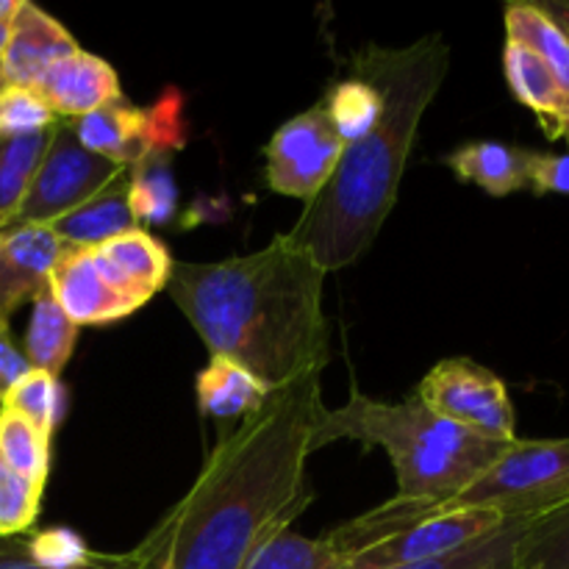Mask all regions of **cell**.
I'll list each match as a JSON object with an SVG mask.
<instances>
[{"instance_id":"1","label":"cell","mask_w":569,"mask_h":569,"mask_svg":"<svg viewBox=\"0 0 569 569\" xmlns=\"http://www.w3.org/2000/svg\"><path fill=\"white\" fill-rule=\"evenodd\" d=\"M322 372L272 389L253 415L222 428L192 489L144 537V569H244L256 550L315 500L306 465L320 426Z\"/></svg>"},{"instance_id":"2","label":"cell","mask_w":569,"mask_h":569,"mask_svg":"<svg viewBox=\"0 0 569 569\" xmlns=\"http://www.w3.org/2000/svg\"><path fill=\"white\" fill-rule=\"evenodd\" d=\"M326 278L309 250L278 233L248 256L214 264L176 261L167 292L211 356L237 361L267 389H281L331 361Z\"/></svg>"},{"instance_id":"3","label":"cell","mask_w":569,"mask_h":569,"mask_svg":"<svg viewBox=\"0 0 569 569\" xmlns=\"http://www.w3.org/2000/svg\"><path fill=\"white\" fill-rule=\"evenodd\" d=\"M448 64L450 48L442 33H428L406 48L370 44L356 56V76L381 92V120L365 139L345 144L331 181L287 231L326 272L356 264L376 244L398 203L417 128L439 94Z\"/></svg>"},{"instance_id":"4","label":"cell","mask_w":569,"mask_h":569,"mask_svg":"<svg viewBox=\"0 0 569 569\" xmlns=\"http://www.w3.org/2000/svg\"><path fill=\"white\" fill-rule=\"evenodd\" d=\"M339 439L387 450L398 476L395 500L417 506L453 500L511 448V442L483 439L433 415L417 395L383 403L359 389L348 403L322 415L311 448L320 450Z\"/></svg>"},{"instance_id":"5","label":"cell","mask_w":569,"mask_h":569,"mask_svg":"<svg viewBox=\"0 0 569 569\" xmlns=\"http://www.w3.org/2000/svg\"><path fill=\"white\" fill-rule=\"evenodd\" d=\"M569 503V439L511 442V448L476 483L439 506H417L389 498L378 509L333 528L328 539L345 561L361 550L406 531L431 515L459 509H492L506 520H533Z\"/></svg>"},{"instance_id":"6","label":"cell","mask_w":569,"mask_h":569,"mask_svg":"<svg viewBox=\"0 0 569 569\" xmlns=\"http://www.w3.org/2000/svg\"><path fill=\"white\" fill-rule=\"evenodd\" d=\"M122 170L126 167L83 148L70 120H56L42 164H39L31 189L9 228L50 226V222L61 220L78 206L87 203L89 198H94L100 189L109 187Z\"/></svg>"},{"instance_id":"7","label":"cell","mask_w":569,"mask_h":569,"mask_svg":"<svg viewBox=\"0 0 569 569\" xmlns=\"http://www.w3.org/2000/svg\"><path fill=\"white\" fill-rule=\"evenodd\" d=\"M417 398L445 420L483 439L515 442L517 420L509 389L487 367L470 359L439 361L422 378Z\"/></svg>"},{"instance_id":"8","label":"cell","mask_w":569,"mask_h":569,"mask_svg":"<svg viewBox=\"0 0 569 569\" xmlns=\"http://www.w3.org/2000/svg\"><path fill=\"white\" fill-rule=\"evenodd\" d=\"M345 142L326 106L317 103L283 122L267 144V183L272 192L311 203L331 181Z\"/></svg>"},{"instance_id":"9","label":"cell","mask_w":569,"mask_h":569,"mask_svg":"<svg viewBox=\"0 0 569 569\" xmlns=\"http://www.w3.org/2000/svg\"><path fill=\"white\" fill-rule=\"evenodd\" d=\"M181 111V94L170 89L153 109H139L122 94L92 114L70 122L83 148L120 167H131L156 144L181 148L187 133Z\"/></svg>"},{"instance_id":"10","label":"cell","mask_w":569,"mask_h":569,"mask_svg":"<svg viewBox=\"0 0 569 569\" xmlns=\"http://www.w3.org/2000/svg\"><path fill=\"white\" fill-rule=\"evenodd\" d=\"M506 522L509 520L492 509H459L431 515L406 531L361 550L345 565V569H389L448 559V556L461 553L481 539L492 537Z\"/></svg>"},{"instance_id":"11","label":"cell","mask_w":569,"mask_h":569,"mask_svg":"<svg viewBox=\"0 0 569 569\" xmlns=\"http://www.w3.org/2000/svg\"><path fill=\"white\" fill-rule=\"evenodd\" d=\"M67 244L50 226H17L0 231V322L22 303L50 289V276Z\"/></svg>"},{"instance_id":"12","label":"cell","mask_w":569,"mask_h":569,"mask_svg":"<svg viewBox=\"0 0 569 569\" xmlns=\"http://www.w3.org/2000/svg\"><path fill=\"white\" fill-rule=\"evenodd\" d=\"M50 292L64 315L81 326H106L142 309L139 300L106 281L92 259V250L67 248L50 276Z\"/></svg>"},{"instance_id":"13","label":"cell","mask_w":569,"mask_h":569,"mask_svg":"<svg viewBox=\"0 0 569 569\" xmlns=\"http://www.w3.org/2000/svg\"><path fill=\"white\" fill-rule=\"evenodd\" d=\"M33 92L53 111L56 120H81V117L98 111L100 106L122 98L114 67L81 48L56 61L33 83Z\"/></svg>"},{"instance_id":"14","label":"cell","mask_w":569,"mask_h":569,"mask_svg":"<svg viewBox=\"0 0 569 569\" xmlns=\"http://www.w3.org/2000/svg\"><path fill=\"white\" fill-rule=\"evenodd\" d=\"M78 42L72 33L61 26L56 17L42 11L39 6L20 0L9 26V42L3 50V76L9 87H28L33 83L64 56L76 53Z\"/></svg>"},{"instance_id":"15","label":"cell","mask_w":569,"mask_h":569,"mask_svg":"<svg viewBox=\"0 0 569 569\" xmlns=\"http://www.w3.org/2000/svg\"><path fill=\"white\" fill-rule=\"evenodd\" d=\"M92 259L106 281L114 283L139 303H148L153 295L167 289L172 276V264L161 239L150 237L148 231L137 228L122 237L109 239L100 248H92Z\"/></svg>"},{"instance_id":"16","label":"cell","mask_w":569,"mask_h":569,"mask_svg":"<svg viewBox=\"0 0 569 569\" xmlns=\"http://www.w3.org/2000/svg\"><path fill=\"white\" fill-rule=\"evenodd\" d=\"M503 72L515 98L520 100L528 111H533V117H537L539 126H542L545 137H548L550 142L565 139V92H561L559 78L550 70L548 61H545L537 50L506 39Z\"/></svg>"},{"instance_id":"17","label":"cell","mask_w":569,"mask_h":569,"mask_svg":"<svg viewBox=\"0 0 569 569\" xmlns=\"http://www.w3.org/2000/svg\"><path fill=\"white\" fill-rule=\"evenodd\" d=\"M50 228L67 248L78 250L100 248L109 239L137 231L139 222L131 211V198H128V167L87 203L78 206L61 220L50 222Z\"/></svg>"},{"instance_id":"18","label":"cell","mask_w":569,"mask_h":569,"mask_svg":"<svg viewBox=\"0 0 569 569\" xmlns=\"http://www.w3.org/2000/svg\"><path fill=\"white\" fill-rule=\"evenodd\" d=\"M537 150L506 142H470L445 156V164L461 183H476L492 198H506L531 187V161Z\"/></svg>"},{"instance_id":"19","label":"cell","mask_w":569,"mask_h":569,"mask_svg":"<svg viewBox=\"0 0 569 569\" xmlns=\"http://www.w3.org/2000/svg\"><path fill=\"white\" fill-rule=\"evenodd\" d=\"M270 392L272 389H267L253 372L220 356H211L209 367L198 378L200 411L220 422L253 415Z\"/></svg>"},{"instance_id":"20","label":"cell","mask_w":569,"mask_h":569,"mask_svg":"<svg viewBox=\"0 0 569 569\" xmlns=\"http://www.w3.org/2000/svg\"><path fill=\"white\" fill-rule=\"evenodd\" d=\"M178 148L156 144L128 167V198L139 226H167L178 209L172 153Z\"/></svg>"},{"instance_id":"21","label":"cell","mask_w":569,"mask_h":569,"mask_svg":"<svg viewBox=\"0 0 569 569\" xmlns=\"http://www.w3.org/2000/svg\"><path fill=\"white\" fill-rule=\"evenodd\" d=\"M31 322L26 331V359L31 370L48 372V376L59 378L64 372L67 361H70L72 350L78 342V326L64 315L59 303H56L53 292L44 289L42 295L31 300Z\"/></svg>"},{"instance_id":"22","label":"cell","mask_w":569,"mask_h":569,"mask_svg":"<svg viewBox=\"0 0 569 569\" xmlns=\"http://www.w3.org/2000/svg\"><path fill=\"white\" fill-rule=\"evenodd\" d=\"M506 39L537 50L548 61L550 70L556 72L567 103L565 142L569 144V39L556 28V22L537 3L506 6Z\"/></svg>"},{"instance_id":"23","label":"cell","mask_w":569,"mask_h":569,"mask_svg":"<svg viewBox=\"0 0 569 569\" xmlns=\"http://www.w3.org/2000/svg\"><path fill=\"white\" fill-rule=\"evenodd\" d=\"M50 131L53 126L22 137H0V231H6L20 211L50 144Z\"/></svg>"},{"instance_id":"24","label":"cell","mask_w":569,"mask_h":569,"mask_svg":"<svg viewBox=\"0 0 569 569\" xmlns=\"http://www.w3.org/2000/svg\"><path fill=\"white\" fill-rule=\"evenodd\" d=\"M511 569H569V503L522 526Z\"/></svg>"},{"instance_id":"25","label":"cell","mask_w":569,"mask_h":569,"mask_svg":"<svg viewBox=\"0 0 569 569\" xmlns=\"http://www.w3.org/2000/svg\"><path fill=\"white\" fill-rule=\"evenodd\" d=\"M322 106H326L328 117H331L333 128L345 144L365 139L378 126L383 111L381 92L359 76L333 83Z\"/></svg>"},{"instance_id":"26","label":"cell","mask_w":569,"mask_h":569,"mask_svg":"<svg viewBox=\"0 0 569 569\" xmlns=\"http://www.w3.org/2000/svg\"><path fill=\"white\" fill-rule=\"evenodd\" d=\"M244 569H345V559L328 537L306 539L287 528L272 533Z\"/></svg>"},{"instance_id":"27","label":"cell","mask_w":569,"mask_h":569,"mask_svg":"<svg viewBox=\"0 0 569 569\" xmlns=\"http://www.w3.org/2000/svg\"><path fill=\"white\" fill-rule=\"evenodd\" d=\"M0 461L44 487L50 472V437L26 417L0 409Z\"/></svg>"},{"instance_id":"28","label":"cell","mask_w":569,"mask_h":569,"mask_svg":"<svg viewBox=\"0 0 569 569\" xmlns=\"http://www.w3.org/2000/svg\"><path fill=\"white\" fill-rule=\"evenodd\" d=\"M0 409H9L14 415L26 417L31 426L53 437L56 426L61 420V411H64V387L59 383V378L31 370L11 389Z\"/></svg>"},{"instance_id":"29","label":"cell","mask_w":569,"mask_h":569,"mask_svg":"<svg viewBox=\"0 0 569 569\" xmlns=\"http://www.w3.org/2000/svg\"><path fill=\"white\" fill-rule=\"evenodd\" d=\"M42 483H33L0 461V537L31 531L42 506Z\"/></svg>"},{"instance_id":"30","label":"cell","mask_w":569,"mask_h":569,"mask_svg":"<svg viewBox=\"0 0 569 569\" xmlns=\"http://www.w3.org/2000/svg\"><path fill=\"white\" fill-rule=\"evenodd\" d=\"M522 526H526V520H509L492 537L481 539L478 545H472V548L461 550L456 556H448V559L389 569H511V550H515L517 533L522 531Z\"/></svg>"},{"instance_id":"31","label":"cell","mask_w":569,"mask_h":569,"mask_svg":"<svg viewBox=\"0 0 569 569\" xmlns=\"http://www.w3.org/2000/svg\"><path fill=\"white\" fill-rule=\"evenodd\" d=\"M150 559L148 542H139L128 553H98L89 565L78 569H144ZM0 569H50L37 559L31 548V531L17 537H0Z\"/></svg>"},{"instance_id":"32","label":"cell","mask_w":569,"mask_h":569,"mask_svg":"<svg viewBox=\"0 0 569 569\" xmlns=\"http://www.w3.org/2000/svg\"><path fill=\"white\" fill-rule=\"evenodd\" d=\"M53 122V111L42 103V98L33 89L6 87L0 92V137H22V133L44 131Z\"/></svg>"},{"instance_id":"33","label":"cell","mask_w":569,"mask_h":569,"mask_svg":"<svg viewBox=\"0 0 569 569\" xmlns=\"http://www.w3.org/2000/svg\"><path fill=\"white\" fill-rule=\"evenodd\" d=\"M531 189L537 194H569V153H533Z\"/></svg>"},{"instance_id":"34","label":"cell","mask_w":569,"mask_h":569,"mask_svg":"<svg viewBox=\"0 0 569 569\" xmlns=\"http://www.w3.org/2000/svg\"><path fill=\"white\" fill-rule=\"evenodd\" d=\"M28 372H31V365H28L26 353L11 342L9 322H0V406Z\"/></svg>"},{"instance_id":"35","label":"cell","mask_w":569,"mask_h":569,"mask_svg":"<svg viewBox=\"0 0 569 569\" xmlns=\"http://www.w3.org/2000/svg\"><path fill=\"white\" fill-rule=\"evenodd\" d=\"M550 20L556 22L561 33L569 39V0H545V3H537Z\"/></svg>"},{"instance_id":"36","label":"cell","mask_w":569,"mask_h":569,"mask_svg":"<svg viewBox=\"0 0 569 569\" xmlns=\"http://www.w3.org/2000/svg\"><path fill=\"white\" fill-rule=\"evenodd\" d=\"M20 0H0V22H11Z\"/></svg>"},{"instance_id":"37","label":"cell","mask_w":569,"mask_h":569,"mask_svg":"<svg viewBox=\"0 0 569 569\" xmlns=\"http://www.w3.org/2000/svg\"><path fill=\"white\" fill-rule=\"evenodd\" d=\"M9 26H11V22H0V61H3L6 42H9Z\"/></svg>"},{"instance_id":"38","label":"cell","mask_w":569,"mask_h":569,"mask_svg":"<svg viewBox=\"0 0 569 569\" xmlns=\"http://www.w3.org/2000/svg\"><path fill=\"white\" fill-rule=\"evenodd\" d=\"M6 87H9V81H6V76H3V67H0V92H3Z\"/></svg>"},{"instance_id":"39","label":"cell","mask_w":569,"mask_h":569,"mask_svg":"<svg viewBox=\"0 0 569 569\" xmlns=\"http://www.w3.org/2000/svg\"><path fill=\"white\" fill-rule=\"evenodd\" d=\"M144 567H148V565H144Z\"/></svg>"}]
</instances>
